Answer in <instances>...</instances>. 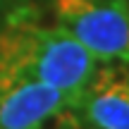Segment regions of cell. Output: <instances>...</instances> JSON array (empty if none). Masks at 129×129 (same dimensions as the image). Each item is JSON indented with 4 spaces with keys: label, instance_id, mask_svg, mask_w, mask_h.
<instances>
[{
    "label": "cell",
    "instance_id": "obj_1",
    "mask_svg": "<svg viewBox=\"0 0 129 129\" xmlns=\"http://www.w3.org/2000/svg\"><path fill=\"white\" fill-rule=\"evenodd\" d=\"M0 72L38 79L81 101L93 77V55L64 29L14 24L0 34Z\"/></svg>",
    "mask_w": 129,
    "mask_h": 129
},
{
    "label": "cell",
    "instance_id": "obj_2",
    "mask_svg": "<svg viewBox=\"0 0 129 129\" xmlns=\"http://www.w3.org/2000/svg\"><path fill=\"white\" fill-rule=\"evenodd\" d=\"M60 24L91 55L129 60L127 0H53Z\"/></svg>",
    "mask_w": 129,
    "mask_h": 129
},
{
    "label": "cell",
    "instance_id": "obj_3",
    "mask_svg": "<svg viewBox=\"0 0 129 129\" xmlns=\"http://www.w3.org/2000/svg\"><path fill=\"white\" fill-rule=\"evenodd\" d=\"M72 103L79 101L38 79L0 72V129H34L48 112Z\"/></svg>",
    "mask_w": 129,
    "mask_h": 129
},
{
    "label": "cell",
    "instance_id": "obj_4",
    "mask_svg": "<svg viewBox=\"0 0 129 129\" xmlns=\"http://www.w3.org/2000/svg\"><path fill=\"white\" fill-rule=\"evenodd\" d=\"M81 96L86 117L101 129H129V77L120 69H103Z\"/></svg>",
    "mask_w": 129,
    "mask_h": 129
}]
</instances>
